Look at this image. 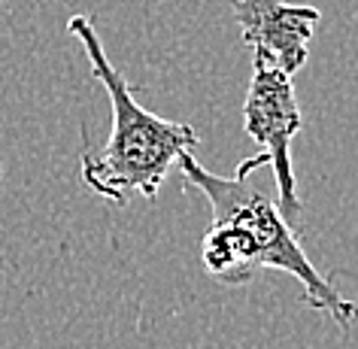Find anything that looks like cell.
<instances>
[{"label": "cell", "mask_w": 358, "mask_h": 349, "mask_svg": "<svg viewBox=\"0 0 358 349\" xmlns=\"http://www.w3.org/2000/svg\"><path fill=\"white\" fill-rule=\"evenodd\" d=\"M176 164L213 207V225L201 243V264L213 280L243 285L262 271L289 273L301 283L307 307L325 310L343 331L355 325V304L316 271L271 194L255 189L249 180L213 173L194 158V152L179 155Z\"/></svg>", "instance_id": "1"}, {"label": "cell", "mask_w": 358, "mask_h": 349, "mask_svg": "<svg viewBox=\"0 0 358 349\" xmlns=\"http://www.w3.org/2000/svg\"><path fill=\"white\" fill-rule=\"evenodd\" d=\"M243 128L258 143V155L264 158V164L273 170L276 207L285 222L298 219L301 194L292 170V140L303 128V115L294 97L292 76L262 58H252V76L243 101Z\"/></svg>", "instance_id": "3"}, {"label": "cell", "mask_w": 358, "mask_h": 349, "mask_svg": "<svg viewBox=\"0 0 358 349\" xmlns=\"http://www.w3.org/2000/svg\"><path fill=\"white\" fill-rule=\"evenodd\" d=\"M67 31L79 40L94 79L106 88L113 110V128L106 143L97 152L83 155V183L119 207L128 204L131 194L155 201L161 183L167 180L179 155L201 146L198 131L185 122L161 119L134 97L128 79L115 70L88 15H73L67 22Z\"/></svg>", "instance_id": "2"}, {"label": "cell", "mask_w": 358, "mask_h": 349, "mask_svg": "<svg viewBox=\"0 0 358 349\" xmlns=\"http://www.w3.org/2000/svg\"><path fill=\"white\" fill-rule=\"evenodd\" d=\"M240 40L252 49V58L294 76L307 64L310 40L319 24L316 6H298L285 0H234Z\"/></svg>", "instance_id": "4"}]
</instances>
